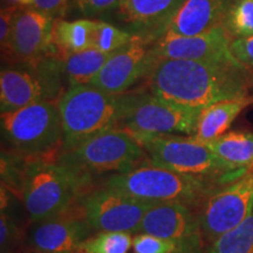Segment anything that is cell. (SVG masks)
<instances>
[{"instance_id":"obj_19","label":"cell","mask_w":253,"mask_h":253,"mask_svg":"<svg viewBox=\"0 0 253 253\" xmlns=\"http://www.w3.org/2000/svg\"><path fill=\"white\" fill-rule=\"evenodd\" d=\"M253 103V96L219 101L201 110L194 135L198 141L211 142L226 134L237 116Z\"/></svg>"},{"instance_id":"obj_2","label":"cell","mask_w":253,"mask_h":253,"mask_svg":"<svg viewBox=\"0 0 253 253\" xmlns=\"http://www.w3.org/2000/svg\"><path fill=\"white\" fill-rule=\"evenodd\" d=\"M90 184L91 178L59 158L34 160L27 162L20 194L28 217L39 223L74 211Z\"/></svg>"},{"instance_id":"obj_12","label":"cell","mask_w":253,"mask_h":253,"mask_svg":"<svg viewBox=\"0 0 253 253\" xmlns=\"http://www.w3.org/2000/svg\"><path fill=\"white\" fill-rule=\"evenodd\" d=\"M140 232L172 243L176 253H203L204 237L197 210L179 203H157L142 220Z\"/></svg>"},{"instance_id":"obj_1","label":"cell","mask_w":253,"mask_h":253,"mask_svg":"<svg viewBox=\"0 0 253 253\" xmlns=\"http://www.w3.org/2000/svg\"><path fill=\"white\" fill-rule=\"evenodd\" d=\"M148 89L167 102L201 112L219 101L249 96L251 75L243 66L163 60L147 78Z\"/></svg>"},{"instance_id":"obj_5","label":"cell","mask_w":253,"mask_h":253,"mask_svg":"<svg viewBox=\"0 0 253 253\" xmlns=\"http://www.w3.org/2000/svg\"><path fill=\"white\" fill-rule=\"evenodd\" d=\"M61 116L63 148L69 151L94 136L119 128L123 97L90 84L69 87L58 100Z\"/></svg>"},{"instance_id":"obj_3","label":"cell","mask_w":253,"mask_h":253,"mask_svg":"<svg viewBox=\"0 0 253 253\" xmlns=\"http://www.w3.org/2000/svg\"><path fill=\"white\" fill-rule=\"evenodd\" d=\"M225 183L184 175L149 160L125 173L109 175L103 185L151 203H179L198 211L214 189Z\"/></svg>"},{"instance_id":"obj_9","label":"cell","mask_w":253,"mask_h":253,"mask_svg":"<svg viewBox=\"0 0 253 253\" xmlns=\"http://www.w3.org/2000/svg\"><path fill=\"white\" fill-rule=\"evenodd\" d=\"M122 97V118L119 128L135 134L195 135L201 112L177 107L150 90L125 93Z\"/></svg>"},{"instance_id":"obj_26","label":"cell","mask_w":253,"mask_h":253,"mask_svg":"<svg viewBox=\"0 0 253 253\" xmlns=\"http://www.w3.org/2000/svg\"><path fill=\"white\" fill-rule=\"evenodd\" d=\"M134 36L126 28L118 27L103 20H96L91 49L103 53H114L128 45Z\"/></svg>"},{"instance_id":"obj_22","label":"cell","mask_w":253,"mask_h":253,"mask_svg":"<svg viewBox=\"0 0 253 253\" xmlns=\"http://www.w3.org/2000/svg\"><path fill=\"white\" fill-rule=\"evenodd\" d=\"M112 53H103L96 49H87L62 58L63 77L68 88L89 84L99 73Z\"/></svg>"},{"instance_id":"obj_14","label":"cell","mask_w":253,"mask_h":253,"mask_svg":"<svg viewBox=\"0 0 253 253\" xmlns=\"http://www.w3.org/2000/svg\"><path fill=\"white\" fill-rule=\"evenodd\" d=\"M153 45L134 37L128 45L112 53L89 84L109 94L126 93L136 82L148 78L157 66Z\"/></svg>"},{"instance_id":"obj_29","label":"cell","mask_w":253,"mask_h":253,"mask_svg":"<svg viewBox=\"0 0 253 253\" xmlns=\"http://www.w3.org/2000/svg\"><path fill=\"white\" fill-rule=\"evenodd\" d=\"M231 52L240 65L253 68V36L231 40Z\"/></svg>"},{"instance_id":"obj_21","label":"cell","mask_w":253,"mask_h":253,"mask_svg":"<svg viewBox=\"0 0 253 253\" xmlns=\"http://www.w3.org/2000/svg\"><path fill=\"white\" fill-rule=\"evenodd\" d=\"M96 20L93 19H75V20L55 21L53 28V43L56 53L61 58L91 49Z\"/></svg>"},{"instance_id":"obj_28","label":"cell","mask_w":253,"mask_h":253,"mask_svg":"<svg viewBox=\"0 0 253 253\" xmlns=\"http://www.w3.org/2000/svg\"><path fill=\"white\" fill-rule=\"evenodd\" d=\"M131 250L134 253H176L172 243L144 232L136 233V236L132 237Z\"/></svg>"},{"instance_id":"obj_33","label":"cell","mask_w":253,"mask_h":253,"mask_svg":"<svg viewBox=\"0 0 253 253\" xmlns=\"http://www.w3.org/2000/svg\"><path fill=\"white\" fill-rule=\"evenodd\" d=\"M12 5L15 6H25V7H30L32 5V0H8Z\"/></svg>"},{"instance_id":"obj_8","label":"cell","mask_w":253,"mask_h":253,"mask_svg":"<svg viewBox=\"0 0 253 253\" xmlns=\"http://www.w3.org/2000/svg\"><path fill=\"white\" fill-rule=\"evenodd\" d=\"M58 158L89 178L128 172L149 160L134 136L122 128L94 136L74 149L62 151Z\"/></svg>"},{"instance_id":"obj_11","label":"cell","mask_w":253,"mask_h":253,"mask_svg":"<svg viewBox=\"0 0 253 253\" xmlns=\"http://www.w3.org/2000/svg\"><path fill=\"white\" fill-rule=\"evenodd\" d=\"M154 204L156 203L142 201L102 185L100 189L90 190L82 197L80 210L93 231L136 235L145 213Z\"/></svg>"},{"instance_id":"obj_25","label":"cell","mask_w":253,"mask_h":253,"mask_svg":"<svg viewBox=\"0 0 253 253\" xmlns=\"http://www.w3.org/2000/svg\"><path fill=\"white\" fill-rule=\"evenodd\" d=\"M131 248V233L101 231L84 239L77 253H129Z\"/></svg>"},{"instance_id":"obj_10","label":"cell","mask_w":253,"mask_h":253,"mask_svg":"<svg viewBox=\"0 0 253 253\" xmlns=\"http://www.w3.org/2000/svg\"><path fill=\"white\" fill-rule=\"evenodd\" d=\"M253 210V169L235 181L221 184L198 209L205 245H211L239 225Z\"/></svg>"},{"instance_id":"obj_16","label":"cell","mask_w":253,"mask_h":253,"mask_svg":"<svg viewBox=\"0 0 253 253\" xmlns=\"http://www.w3.org/2000/svg\"><path fill=\"white\" fill-rule=\"evenodd\" d=\"M185 0H121L115 14L132 36L148 43L160 40Z\"/></svg>"},{"instance_id":"obj_18","label":"cell","mask_w":253,"mask_h":253,"mask_svg":"<svg viewBox=\"0 0 253 253\" xmlns=\"http://www.w3.org/2000/svg\"><path fill=\"white\" fill-rule=\"evenodd\" d=\"M232 0H185L164 36L195 37L220 27Z\"/></svg>"},{"instance_id":"obj_23","label":"cell","mask_w":253,"mask_h":253,"mask_svg":"<svg viewBox=\"0 0 253 253\" xmlns=\"http://www.w3.org/2000/svg\"><path fill=\"white\" fill-rule=\"evenodd\" d=\"M205 253H253V210L239 225L209 245Z\"/></svg>"},{"instance_id":"obj_13","label":"cell","mask_w":253,"mask_h":253,"mask_svg":"<svg viewBox=\"0 0 253 253\" xmlns=\"http://www.w3.org/2000/svg\"><path fill=\"white\" fill-rule=\"evenodd\" d=\"M55 19L33 7L19 6L2 55L11 63L30 62L58 54L53 43Z\"/></svg>"},{"instance_id":"obj_7","label":"cell","mask_w":253,"mask_h":253,"mask_svg":"<svg viewBox=\"0 0 253 253\" xmlns=\"http://www.w3.org/2000/svg\"><path fill=\"white\" fill-rule=\"evenodd\" d=\"M62 58L46 55L30 62H14L0 72V110L12 112L42 101L58 102L62 93Z\"/></svg>"},{"instance_id":"obj_4","label":"cell","mask_w":253,"mask_h":253,"mask_svg":"<svg viewBox=\"0 0 253 253\" xmlns=\"http://www.w3.org/2000/svg\"><path fill=\"white\" fill-rule=\"evenodd\" d=\"M1 137L8 153L28 161L56 160L63 132L58 102L42 101L1 113Z\"/></svg>"},{"instance_id":"obj_32","label":"cell","mask_w":253,"mask_h":253,"mask_svg":"<svg viewBox=\"0 0 253 253\" xmlns=\"http://www.w3.org/2000/svg\"><path fill=\"white\" fill-rule=\"evenodd\" d=\"M18 7L19 6L11 5L8 7L1 9V13H0V43H1V49L8 42L12 24H13V18Z\"/></svg>"},{"instance_id":"obj_27","label":"cell","mask_w":253,"mask_h":253,"mask_svg":"<svg viewBox=\"0 0 253 253\" xmlns=\"http://www.w3.org/2000/svg\"><path fill=\"white\" fill-rule=\"evenodd\" d=\"M121 0H71L69 7L84 19L99 18L115 13Z\"/></svg>"},{"instance_id":"obj_34","label":"cell","mask_w":253,"mask_h":253,"mask_svg":"<svg viewBox=\"0 0 253 253\" xmlns=\"http://www.w3.org/2000/svg\"><path fill=\"white\" fill-rule=\"evenodd\" d=\"M251 82H252V84H253V75H251Z\"/></svg>"},{"instance_id":"obj_6","label":"cell","mask_w":253,"mask_h":253,"mask_svg":"<svg viewBox=\"0 0 253 253\" xmlns=\"http://www.w3.org/2000/svg\"><path fill=\"white\" fill-rule=\"evenodd\" d=\"M130 134L143 148L151 163L172 171L220 183L232 182L250 171L232 170L207 143L198 141L194 136Z\"/></svg>"},{"instance_id":"obj_30","label":"cell","mask_w":253,"mask_h":253,"mask_svg":"<svg viewBox=\"0 0 253 253\" xmlns=\"http://www.w3.org/2000/svg\"><path fill=\"white\" fill-rule=\"evenodd\" d=\"M69 2L71 0H32L30 7L39 9L43 13L54 18L55 20H59L67 13Z\"/></svg>"},{"instance_id":"obj_24","label":"cell","mask_w":253,"mask_h":253,"mask_svg":"<svg viewBox=\"0 0 253 253\" xmlns=\"http://www.w3.org/2000/svg\"><path fill=\"white\" fill-rule=\"evenodd\" d=\"M221 27L231 40L253 36V0H232Z\"/></svg>"},{"instance_id":"obj_15","label":"cell","mask_w":253,"mask_h":253,"mask_svg":"<svg viewBox=\"0 0 253 253\" xmlns=\"http://www.w3.org/2000/svg\"><path fill=\"white\" fill-rule=\"evenodd\" d=\"M230 46L231 39L220 26L195 37L163 36L151 50L157 63L163 60H192L243 66L233 56Z\"/></svg>"},{"instance_id":"obj_20","label":"cell","mask_w":253,"mask_h":253,"mask_svg":"<svg viewBox=\"0 0 253 253\" xmlns=\"http://www.w3.org/2000/svg\"><path fill=\"white\" fill-rule=\"evenodd\" d=\"M207 144L235 171L253 169V132L229 131Z\"/></svg>"},{"instance_id":"obj_31","label":"cell","mask_w":253,"mask_h":253,"mask_svg":"<svg viewBox=\"0 0 253 253\" xmlns=\"http://www.w3.org/2000/svg\"><path fill=\"white\" fill-rule=\"evenodd\" d=\"M18 237V227L15 225L14 220L1 211L0 217V244H1V251L4 252L9 245L13 244L15 238Z\"/></svg>"},{"instance_id":"obj_17","label":"cell","mask_w":253,"mask_h":253,"mask_svg":"<svg viewBox=\"0 0 253 253\" xmlns=\"http://www.w3.org/2000/svg\"><path fill=\"white\" fill-rule=\"evenodd\" d=\"M91 231L79 208L62 216L39 221L30 232V244L39 253H77Z\"/></svg>"}]
</instances>
